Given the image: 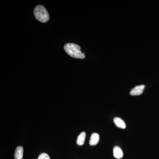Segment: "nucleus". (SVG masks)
I'll list each match as a JSON object with an SVG mask.
<instances>
[{"mask_svg": "<svg viewBox=\"0 0 159 159\" xmlns=\"http://www.w3.org/2000/svg\"><path fill=\"white\" fill-rule=\"evenodd\" d=\"M80 47L76 44L69 43L64 46V50L66 53L71 57L77 59H84L85 56L84 53L80 51Z\"/></svg>", "mask_w": 159, "mask_h": 159, "instance_id": "f257e3e1", "label": "nucleus"}, {"mask_svg": "<svg viewBox=\"0 0 159 159\" xmlns=\"http://www.w3.org/2000/svg\"><path fill=\"white\" fill-rule=\"evenodd\" d=\"M34 13L35 18L41 22H47L50 19V16L47 9L41 5L36 6L34 10Z\"/></svg>", "mask_w": 159, "mask_h": 159, "instance_id": "f03ea898", "label": "nucleus"}, {"mask_svg": "<svg viewBox=\"0 0 159 159\" xmlns=\"http://www.w3.org/2000/svg\"><path fill=\"white\" fill-rule=\"evenodd\" d=\"M145 86L144 85H140L135 87L134 88L132 89L130 91V94L131 96H139L143 93Z\"/></svg>", "mask_w": 159, "mask_h": 159, "instance_id": "7ed1b4c3", "label": "nucleus"}, {"mask_svg": "<svg viewBox=\"0 0 159 159\" xmlns=\"http://www.w3.org/2000/svg\"><path fill=\"white\" fill-rule=\"evenodd\" d=\"M114 156L116 158L122 159L123 157V153L122 149L119 146H116L113 148Z\"/></svg>", "mask_w": 159, "mask_h": 159, "instance_id": "20e7f679", "label": "nucleus"}, {"mask_svg": "<svg viewBox=\"0 0 159 159\" xmlns=\"http://www.w3.org/2000/svg\"><path fill=\"white\" fill-rule=\"evenodd\" d=\"M24 149L22 146L17 147L15 152V159H23Z\"/></svg>", "mask_w": 159, "mask_h": 159, "instance_id": "39448f33", "label": "nucleus"}, {"mask_svg": "<svg viewBox=\"0 0 159 159\" xmlns=\"http://www.w3.org/2000/svg\"><path fill=\"white\" fill-rule=\"evenodd\" d=\"M99 135L97 133H93L91 135L90 139V145H95L98 144L99 141Z\"/></svg>", "mask_w": 159, "mask_h": 159, "instance_id": "423d86ee", "label": "nucleus"}, {"mask_svg": "<svg viewBox=\"0 0 159 159\" xmlns=\"http://www.w3.org/2000/svg\"><path fill=\"white\" fill-rule=\"evenodd\" d=\"M114 122L117 127L121 129H125L126 125L125 122L119 117H116L114 119Z\"/></svg>", "mask_w": 159, "mask_h": 159, "instance_id": "0eeeda50", "label": "nucleus"}, {"mask_svg": "<svg viewBox=\"0 0 159 159\" xmlns=\"http://www.w3.org/2000/svg\"><path fill=\"white\" fill-rule=\"evenodd\" d=\"M86 134L85 132H82L77 137V145H82L84 144L85 141Z\"/></svg>", "mask_w": 159, "mask_h": 159, "instance_id": "6e6552de", "label": "nucleus"}, {"mask_svg": "<svg viewBox=\"0 0 159 159\" xmlns=\"http://www.w3.org/2000/svg\"><path fill=\"white\" fill-rule=\"evenodd\" d=\"M38 159H51V158L48 154L42 153L39 155Z\"/></svg>", "mask_w": 159, "mask_h": 159, "instance_id": "1a4fd4ad", "label": "nucleus"}]
</instances>
